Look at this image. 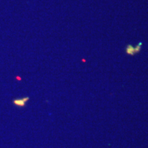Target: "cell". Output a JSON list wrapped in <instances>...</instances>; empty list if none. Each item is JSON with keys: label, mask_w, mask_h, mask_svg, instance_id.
<instances>
[{"label": "cell", "mask_w": 148, "mask_h": 148, "mask_svg": "<svg viewBox=\"0 0 148 148\" xmlns=\"http://www.w3.org/2000/svg\"><path fill=\"white\" fill-rule=\"evenodd\" d=\"M29 98L28 97H25L23 98L22 99H16V100L14 101V104L16 105V106H20V107H23L25 105V102L28 100Z\"/></svg>", "instance_id": "cell-1"}]
</instances>
